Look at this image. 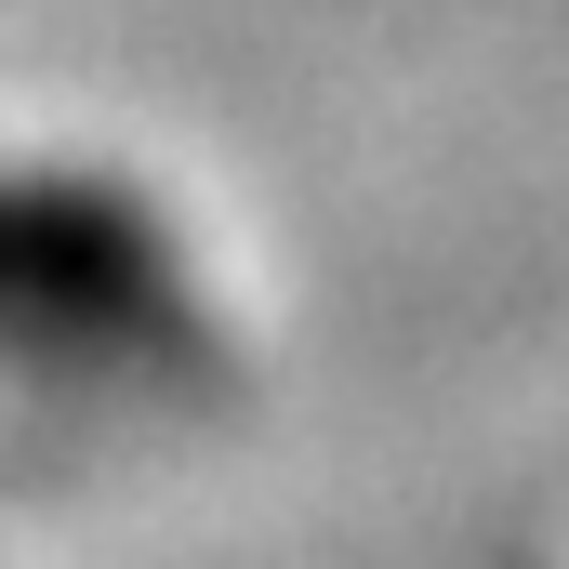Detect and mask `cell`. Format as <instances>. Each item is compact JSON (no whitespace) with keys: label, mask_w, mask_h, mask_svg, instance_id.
<instances>
[{"label":"cell","mask_w":569,"mask_h":569,"mask_svg":"<svg viewBox=\"0 0 569 569\" xmlns=\"http://www.w3.org/2000/svg\"><path fill=\"white\" fill-rule=\"evenodd\" d=\"M186 252L120 172L13 159L0 172V345L13 358H120L172 345Z\"/></svg>","instance_id":"obj_1"}]
</instances>
